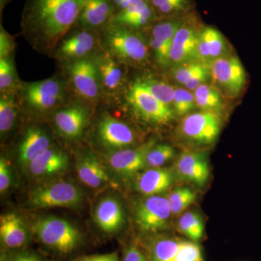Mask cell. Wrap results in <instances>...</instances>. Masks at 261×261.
<instances>
[{
	"label": "cell",
	"instance_id": "obj_9",
	"mask_svg": "<svg viewBox=\"0 0 261 261\" xmlns=\"http://www.w3.org/2000/svg\"><path fill=\"white\" fill-rule=\"evenodd\" d=\"M92 108L79 98H72L51 115L57 132L65 140L80 138L88 124Z\"/></svg>",
	"mask_w": 261,
	"mask_h": 261
},
{
	"label": "cell",
	"instance_id": "obj_25",
	"mask_svg": "<svg viewBox=\"0 0 261 261\" xmlns=\"http://www.w3.org/2000/svg\"><path fill=\"white\" fill-rule=\"evenodd\" d=\"M76 171L82 183L92 188H98L110 181L104 166L91 152L80 154L77 159Z\"/></svg>",
	"mask_w": 261,
	"mask_h": 261
},
{
	"label": "cell",
	"instance_id": "obj_43",
	"mask_svg": "<svg viewBox=\"0 0 261 261\" xmlns=\"http://www.w3.org/2000/svg\"><path fill=\"white\" fill-rule=\"evenodd\" d=\"M122 261H147L144 254L136 246H130L123 253Z\"/></svg>",
	"mask_w": 261,
	"mask_h": 261
},
{
	"label": "cell",
	"instance_id": "obj_23",
	"mask_svg": "<svg viewBox=\"0 0 261 261\" xmlns=\"http://www.w3.org/2000/svg\"><path fill=\"white\" fill-rule=\"evenodd\" d=\"M156 19L153 8L149 0H146L117 13L111 24L141 31L148 28Z\"/></svg>",
	"mask_w": 261,
	"mask_h": 261
},
{
	"label": "cell",
	"instance_id": "obj_32",
	"mask_svg": "<svg viewBox=\"0 0 261 261\" xmlns=\"http://www.w3.org/2000/svg\"><path fill=\"white\" fill-rule=\"evenodd\" d=\"M178 228L183 234L194 242L199 241L203 236V220L200 214L193 211L185 213L180 218Z\"/></svg>",
	"mask_w": 261,
	"mask_h": 261
},
{
	"label": "cell",
	"instance_id": "obj_18",
	"mask_svg": "<svg viewBox=\"0 0 261 261\" xmlns=\"http://www.w3.org/2000/svg\"><path fill=\"white\" fill-rule=\"evenodd\" d=\"M116 14L112 0H86L75 27L100 32Z\"/></svg>",
	"mask_w": 261,
	"mask_h": 261
},
{
	"label": "cell",
	"instance_id": "obj_45",
	"mask_svg": "<svg viewBox=\"0 0 261 261\" xmlns=\"http://www.w3.org/2000/svg\"><path fill=\"white\" fill-rule=\"evenodd\" d=\"M145 1L146 0H112V3L116 14L121 10L126 9L133 5L140 4Z\"/></svg>",
	"mask_w": 261,
	"mask_h": 261
},
{
	"label": "cell",
	"instance_id": "obj_28",
	"mask_svg": "<svg viewBox=\"0 0 261 261\" xmlns=\"http://www.w3.org/2000/svg\"><path fill=\"white\" fill-rule=\"evenodd\" d=\"M196 105L202 111L217 113L224 106L222 96L219 91L214 87L202 84L194 91Z\"/></svg>",
	"mask_w": 261,
	"mask_h": 261
},
{
	"label": "cell",
	"instance_id": "obj_40",
	"mask_svg": "<svg viewBox=\"0 0 261 261\" xmlns=\"http://www.w3.org/2000/svg\"><path fill=\"white\" fill-rule=\"evenodd\" d=\"M1 261H46L40 255L29 250L8 251L2 255Z\"/></svg>",
	"mask_w": 261,
	"mask_h": 261
},
{
	"label": "cell",
	"instance_id": "obj_46",
	"mask_svg": "<svg viewBox=\"0 0 261 261\" xmlns=\"http://www.w3.org/2000/svg\"><path fill=\"white\" fill-rule=\"evenodd\" d=\"M8 3H9V0H0V11H1V15L5 5Z\"/></svg>",
	"mask_w": 261,
	"mask_h": 261
},
{
	"label": "cell",
	"instance_id": "obj_20",
	"mask_svg": "<svg viewBox=\"0 0 261 261\" xmlns=\"http://www.w3.org/2000/svg\"><path fill=\"white\" fill-rule=\"evenodd\" d=\"M0 238L8 251L23 250L29 240L28 230L23 220L15 213H8L0 218Z\"/></svg>",
	"mask_w": 261,
	"mask_h": 261
},
{
	"label": "cell",
	"instance_id": "obj_30",
	"mask_svg": "<svg viewBox=\"0 0 261 261\" xmlns=\"http://www.w3.org/2000/svg\"><path fill=\"white\" fill-rule=\"evenodd\" d=\"M157 18L179 16L191 8V0H149Z\"/></svg>",
	"mask_w": 261,
	"mask_h": 261
},
{
	"label": "cell",
	"instance_id": "obj_13",
	"mask_svg": "<svg viewBox=\"0 0 261 261\" xmlns=\"http://www.w3.org/2000/svg\"><path fill=\"white\" fill-rule=\"evenodd\" d=\"M96 137L101 145L116 150L128 148L136 141L135 132L130 126L107 112L102 113L98 120Z\"/></svg>",
	"mask_w": 261,
	"mask_h": 261
},
{
	"label": "cell",
	"instance_id": "obj_11",
	"mask_svg": "<svg viewBox=\"0 0 261 261\" xmlns=\"http://www.w3.org/2000/svg\"><path fill=\"white\" fill-rule=\"evenodd\" d=\"M211 76L226 94L236 97L247 84V73L238 57L225 56L211 64Z\"/></svg>",
	"mask_w": 261,
	"mask_h": 261
},
{
	"label": "cell",
	"instance_id": "obj_29",
	"mask_svg": "<svg viewBox=\"0 0 261 261\" xmlns=\"http://www.w3.org/2000/svg\"><path fill=\"white\" fill-rule=\"evenodd\" d=\"M13 57L14 56L0 58V92H16L21 84Z\"/></svg>",
	"mask_w": 261,
	"mask_h": 261
},
{
	"label": "cell",
	"instance_id": "obj_39",
	"mask_svg": "<svg viewBox=\"0 0 261 261\" xmlns=\"http://www.w3.org/2000/svg\"><path fill=\"white\" fill-rule=\"evenodd\" d=\"M172 261H204L198 245L192 242H181L176 256Z\"/></svg>",
	"mask_w": 261,
	"mask_h": 261
},
{
	"label": "cell",
	"instance_id": "obj_27",
	"mask_svg": "<svg viewBox=\"0 0 261 261\" xmlns=\"http://www.w3.org/2000/svg\"><path fill=\"white\" fill-rule=\"evenodd\" d=\"M21 111L16 92H0V133L1 137L13 129Z\"/></svg>",
	"mask_w": 261,
	"mask_h": 261
},
{
	"label": "cell",
	"instance_id": "obj_38",
	"mask_svg": "<svg viewBox=\"0 0 261 261\" xmlns=\"http://www.w3.org/2000/svg\"><path fill=\"white\" fill-rule=\"evenodd\" d=\"M149 48L153 51L154 58L158 64L162 67H167L171 65L170 60V51H171V44L163 42L159 39L149 37Z\"/></svg>",
	"mask_w": 261,
	"mask_h": 261
},
{
	"label": "cell",
	"instance_id": "obj_22",
	"mask_svg": "<svg viewBox=\"0 0 261 261\" xmlns=\"http://www.w3.org/2000/svg\"><path fill=\"white\" fill-rule=\"evenodd\" d=\"M94 217L98 227L108 234L119 231L125 221L121 204L111 197L99 201L94 211Z\"/></svg>",
	"mask_w": 261,
	"mask_h": 261
},
{
	"label": "cell",
	"instance_id": "obj_2",
	"mask_svg": "<svg viewBox=\"0 0 261 261\" xmlns=\"http://www.w3.org/2000/svg\"><path fill=\"white\" fill-rule=\"evenodd\" d=\"M16 95L21 110L37 115H53L75 97L63 74L39 82H22Z\"/></svg>",
	"mask_w": 261,
	"mask_h": 261
},
{
	"label": "cell",
	"instance_id": "obj_8",
	"mask_svg": "<svg viewBox=\"0 0 261 261\" xmlns=\"http://www.w3.org/2000/svg\"><path fill=\"white\" fill-rule=\"evenodd\" d=\"M83 199L82 192L69 181L49 182L35 187L29 192L27 204L32 208L54 207H73Z\"/></svg>",
	"mask_w": 261,
	"mask_h": 261
},
{
	"label": "cell",
	"instance_id": "obj_26",
	"mask_svg": "<svg viewBox=\"0 0 261 261\" xmlns=\"http://www.w3.org/2000/svg\"><path fill=\"white\" fill-rule=\"evenodd\" d=\"M173 181V174L170 170L161 168H150L138 176L136 187L143 195H159L167 191Z\"/></svg>",
	"mask_w": 261,
	"mask_h": 261
},
{
	"label": "cell",
	"instance_id": "obj_37",
	"mask_svg": "<svg viewBox=\"0 0 261 261\" xmlns=\"http://www.w3.org/2000/svg\"><path fill=\"white\" fill-rule=\"evenodd\" d=\"M197 107L195 95L187 89L175 88L172 108L175 114L187 116Z\"/></svg>",
	"mask_w": 261,
	"mask_h": 261
},
{
	"label": "cell",
	"instance_id": "obj_31",
	"mask_svg": "<svg viewBox=\"0 0 261 261\" xmlns=\"http://www.w3.org/2000/svg\"><path fill=\"white\" fill-rule=\"evenodd\" d=\"M144 88L164 104L172 108L175 88L166 82L151 77H142L137 80Z\"/></svg>",
	"mask_w": 261,
	"mask_h": 261
},
{
	"label": "cell",
	"instance_id": "obj_5",
	"mask_svg": "<svg viewBox=\"0 0 261 261\" xmlns=\"http://www.w3.org/2000/svg\"><path fill=\"white\" fill-rule=\"evenodd\" d=\"M94 56L61 64L63 76L75 97L91 106H95L103 99Z\"/></svg>",
	"mask_w": 261,
	"mask_h": 261
},
{
	"label": "cell",
	"instance_id": "obj_19",
	"mask_svg": "<svg viewBox=\"0 0 261 261\" xmlns=\"http://www.w3.org/2000/svg\"><path fill=\"white\" fill-rule=\"evenodd\" d=\"M51 139L42 126H29L24 132L18 149V161L29 166L33 160L51 147Z\"/></svg>",
	"mask_w": 261,
	"mask_h": 261
},
{
	"label": "cell",
	"instance_id": "obj_16",
	"mask_svg": "<svg viewBox=\"0 0 261 261\" xmlns=\"http://www.w3.org/2000/svg\"><path fill=\"white\" fill-rule=\"evenodd\" d=\"M155 145L151 140L135 148L113 151L108 155V163L116 173L124 176L136 174L146 167V157L149 149Z\"/></svg>",
	"mask_w": 261,
	"mask_h": 261
},
{
	"label": "cell",
	"instance_id": "obj_44",
	"mask_svg": "<svg viewBox=\"0 0 261 261\" xmlns=\"http://www.w3.org/2000/svg\"><path fill=\"white\" fill-rule=\"evenodd\" d=\"M73 261H119L117 252L99 254V255H87L75 259Z\"/></svg>",
	"mask_w": 261,
	"mask_h": 261
},
{
	"label": "cell",
	"instance_id": "obj_24",
	"mask_svg": "<svg viewBox=\"0 0 261 261\" xmlns=\"http://www.w3.org/2000/svg\"><path fill=\"white\" fill-rule=\"evenodd\" d=\"M68 156L63 149L49 147L29 163L31 174L37 177H44L65 171L68 168Z\"/></svg>",
	"mask_w": 261,
	"mask_h": 261
},
{
	"label": "cell",
	"instance_id": "obj_14",
	"mask_svg": "<svg viewBox=\"0 0 261 261\" xmlns=\"http://www.w3.org/2000/svg\"><path fill=\"white\" fill-rule=\"evenodd\" d=\"M100 80L103 99H116L121 93L126 80L125 65L101 49L94 56Z\"/></svg>",
	"mask_w": 261,
	"mask_h": 261
},
{
	"label": "cell",
	"instance_id": "obj_7",
	"mask_svg": "<svg viewBox=\"0 0 261 261\" xmlns=\"http://www.w3.org/2000/svg\"><path fill=\"white\" fill-rule=\"evenodd\" d=\"M126 99L136 116L147 123L166 125L176 116L172 108L154 97L137 80L127 89Z\"/></svg>",
	"mask_w": 261,
	"mask_h": 261
},
{
	"label": "cell",
	"instance_id": "obj_12",
	"mask_svg": "<svg viewBox=\"0 0 261 261\" xmlns=\"http://www.w3.org/2000/svg\"><path fill=\"white\" fill-rule=\"evenodd\" d=\"M171 215L167 197L149 196L136 207L135 223L142 231L156 232L167 227Z\"/></svg>",
	"mask_w": 261,
	"mask_h": 261
},
{
	"label": "cell",
	"instance_id": "obj_6",
	"mask_svg": "<svg viewBox=\"0 0 261 261\" xmlns=\"http://www.w3.org/2000/svg\"><path fill=\"white\" fill-rule=\"evenodd\" d=\"M101 49L99 32L74 27L58 44L53 58L64 64L93 57Z\"/></svg>",
	"mask_w": 261,
	"mask_h": 261
},
{
	"label": "cell",
	"instance_id": "obj_41",
	"mask_svg": "<svg viewBox=\"0 0 261 261\" xmlns=\"http://www.w3.org/2000/svg\"><path fill=\"white\" fill-rule=\"evenodd\" d=\"M15 47L14 37L8 34L0 24V58L13 56Z\"/></svg>",
	"mask_w": 261,
	"mask_h": 261
},
{
	"label": "cell",
	"instance_id": "obj_21",
	"mask_svg": "<svg viewBox=\"0 0 261 261\" xmlns=\"http://www.w3.org/2000/svg\"><path fill=\"white\" fill-rule=\"evenodd\" d=\"M197 50L199 61L209 65L216 60L228 56L227 43L224 35L212 27L201 29Z\"/></svg>",
	"mask_w": 261,
	"mask_h": 261
},
{
	"label": "cell",
	"instance_id": "obj_15",
	"mask_svg": "<svg viewBox=\"0 0 261 261\" xmlns=\"http://www.w3.org/2000/svg\"><path fill=\"white\" fill-rule=\"evenodd\" d=\"M195 22L186 20L173 39L170 51L171 64L177 65L198 59V42L201 29Z\"/></svg>",
	"mask_w": 261,
	"mask_h": 261
},
{
	"label": "cell",
	"instance_id": "obj_4",
	"mask_svg": "<svg viewBox=\"0 0 261 261\" xmlns=\"http://www.w3.org/2000/svg\"><path fill=\"white\" fill-rule=\"evenodd\" d=\"M32 232L39 243L58 255H69L82 245L80 231L61 218L47 216L37 220Z\"/></svg>",
	"mask_w": 261,
	"mask_h": 261
},
{
	"label": "cell",
	"instance_id": "obj_36",
	"mask_svg": "<svg viewBox=\"0 0 261 261\" xmlns=\"http://www.w3.org/2000/svg\"><path fill=\"white\" fill-rule=\"evenodd\" d=\"M175 156L174 149L167 144L153 146L146 157V167L161 168Z\"/></svg>",
	"mask_w": 261,
	"mask_h": 261
},
{
	"label": "cell",
	"instance_id": "obj_34",
	"mask_svg": "<svg viewBox=\"0 0 261 261\" xmlns=\"http://www.w3.org/2000/svg\"><path fill=\"white\" fill-rule=\"evenodd\" d=\"M181 242L171 238H161L156 240L151 246V256L153 261H172Z\"/></svg>",
	"mask_w": 261,
	"mask_h": 261
},
{
	"label": "cell",
	"instance_id": "obj_10",
	"mask_svg": "<svg viewBox=\"0 0 261 261\" xmlns=\"http://www.w3.org/2000/svg\"><path fill=\"white\" fill-rule=\"evenodd\" d=\"M221 127V120L217 113L201 111L185 117L179 130L181 135L190 142L211 145L217 140Z\"/></svg>",
	"mask_w": 261,
	"mask_h": 261
},
{
	"label": "cell",
	"instance_id": "obj_33",
	"mask_svg": "<svg viewBox=\"0 0 261 261\" xmlns=\"http://www.w3.org/2000/svg\"><path fill=\"white\" fill-rule=\"evenodd\" d=\"M211 70V65L200 61H191L174 65L171 68V77L178 84L185 85L194 77Z\"/></svg>",
	"mask_w": 261,
	"mask_h": 261
},
{
	"label": "cell",
	"instance_id": "obj_1",
	"mask_svg": "<svg viewBox=\"0 0 261 261\" xmlns=\"http://www.w3.org/2000/svg\"><path fill=\"white\" fill-rule=\"evenodd\" d=\"M86 0H25L21 34L37 53L53 58L57 46L75 27Z\"/></svg>",
	"mask_w": 261,
	"mask_h": 261
},
{
	"label": "cell",
	"instance_id": "obj_35",
	"mask_svg": "<svg viewBox=\"0 0 261 261\" xmlns=\"http://www.w3.org/2000/svg\"><path fill=\"white\" fill-rule=\"evenodd\" d=\"M171 214H181L195 202L196 195L190 189L183 187L173 190L167 197Z\"/></svg>",
	"mask_w": 261,
	"mask_h": 261
},
{
	"label": "cell",
	"instance_id": "obj_3",
	"mask_svg": "<svg viewBox=\"0 0 261 261\" xmlns=\"http://www.w3.org/2000/svg\"><path fill=\"white\" fill-rule=\"evenodd\" d=\"M102 49L124 65L148 63L149 45L141 31L111 25L99 32Z\"/></svg>",
	"mask_w": 261,
	"mask_h": 261
},
{
	"label": "cell",
	"instance_id": "obj_42",
	"mask_svg": "<svg viewBox=\"0 0 261 261\" xmlns=\"http://www.w3.org/2000/svg\"><path fill=\"white\" fill-rule=\"evenodd\" d=\"M8 161L2 156L0 159V192L6 191L11 183V173Z\"/></svg>",
	"mask_w": 261,
	"mask_h": 261
},
{
	"label": "cell",
	"instance_id": "obj_17",
	"mask_svg": "<svg viewBox=\"0 0 261 261\" xmlns=\"http://www.w3.org/2000/svg\"><path fill=\"white\" fill-rule=\"evenodd\" d=\"M178 177L189 183L203 186L208 181L210 167L205 154L187 151L180 154L175 164Z\"/></svg>",
	"mask_w": 261,
	"mask_h": 261
}]
</instances>
